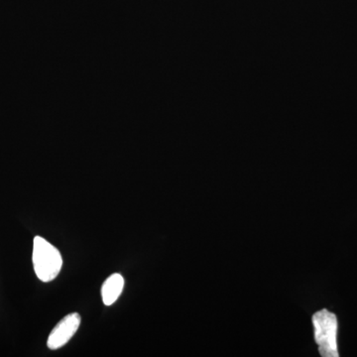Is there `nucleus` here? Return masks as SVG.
I'll list each match as a JSON object with an SVG mask.
<instances>
[{"label": "nucleus", "mask_w": 357, "mask_h": 357, "mask_svg": "<svg viewBox=\"0 0 357 357\" xmlns=\"http://www.w3.org/2000/svg\"><path fill=\"white\" fill-rule=\"evenodd\" d=\"M79 326H81V316L77 312L67 314L64 319L59 321L58 325L53 328L49 335L47 340L49 349L56 351L64 347L74 337Z\"/></svg>", "instance_id": "nucleus-3"}, {"label": "nucleus", "mask_w": 357, "mask_h": 357, "mask_svg": "<svg viewBox=\"0 0 357 357\" xmlns=\"http://www.w3.org/2000/svg\"><path fill=\"white\" fill-rule=\"evenodd\" d=\"M124 288V278L121 274L110 275L102 287V302L105 306H112L121 297Z\"/></svg>", "instance_id": "nucleus-4"}, {"label": "nucleus", "mask_w": 357, "mask_h": 357, "mask_svg": "<svg viewBox=\"0 0 357 357\" xmlns=\"http://www.w3.org/2000/svg\"><path fill=\"white\" fill-rule=\"evenodd\" d=\"M33 266L39 280L48 283L57 278L63 267L60 251L41 236H36L33 243Z\"/></svg>", "instance_id": "nucleus-1"}, {"label": "nucleus", "mask_w": 357, "mask_h": 357, "mask_svg": "<svg viewBox=\"0 0 357 357\" xmlns=\"http://www.w3.org/2000/svg\"><path fill=\"white\" fill-rule=\"evenodd\" d=\"M314 340L319 354L324 357H337V318L333 312L324 309L312 316Z\"/></svg>", "instance_id": "nucleus-2"}]
</instances>
